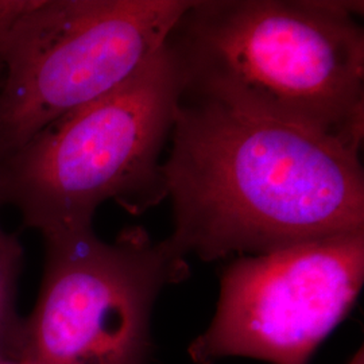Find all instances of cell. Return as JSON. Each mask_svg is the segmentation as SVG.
<instances>
[{
  "mask_svg": "<svg viewBox=\"0 0 364 364\" xmlns=\"http://www.w3.org/2000/svg\"><path fill=\"white\" fill-rule=\"evenodd\" d=\"M363 282L364 230L237 257L221 274L216 314L191 355L200 364L227 356L309 364Z\"/></svg>",
  "mask_w": 364,
  "mask_h": 364,
  "instance_id": "8992f818",
  "label": "cell"
},
{
  "mask_svg": "<svg viewBox=\"0 0 364 364\" xmlns=\"http://www.w3.org/2000/svg\"><path fill=\"white\" fill-rule=\"evenodd\" d=\"M22 258L23 250L18 237L7 232L0 224V359H7L21 323L15 302Z\"/></svg>",
  "mask_w": 364,
  "mask_h": 364,
  "instance_id": "52a82bcc",
  "label": "cell"
},
{
  "mask_svg": "<svg viewBox=\"0 0 364 364\" xmlns=\"http://www.w3.org/2000/svg\"><path fill=\"white\" fill-rule=\"evenodd\" d=\"M45 270L34 309L7 360L21 364H144L159 291L188 277V263L144 227L105 242L93 225L42 235Z\"/></svg>",
  "mask_w": 364,
  "mask_h": 364,
  "instance_id": "5b68a950",
  "label": "cell"
},
{
  "mask_svg": "<svg viewBox=\"0 0 364 364\" xmlns=\"http://www.w3.org/2000/svg\"><path fill=\"white\" fill-rule=\"evenodd\" d=\"M348 364H364V353L363 350L356 352L355 356L352 358Z\"/></svg>",
  "mask_w": 364,
  "mask_h": 364,
  "instance_id": "9c48e42d",
  "label": "cell"
},
{
  "mask_svg": "<svg viewBox=\"0 0 364 364\" xmlns=\"http://www.w3.org/2000/svg\"><path fill=\"white\" fill-rule=\"evenodd\" d=\"M11 13H13V1L0 0V36Z\"/></svg>",
  "mask_w": 364,
  "mask_h": 364,
  "instance_id": "ba28073f",
  "label": "cell"
},
{
  "mask_svg": "<svg viewBox=\"0 0 364 364\" xmlns=\"http://www.w3.org/2000/svg\"><path fill=\"white\" fill-rule=\"evenodd\" d=\"M363 3L193 0L168 45L183 95L360 151Z\"/></svg>",
  "mask_w": 364,
  "mask_h": 364,
  "instance_id": "7a4b0ae2",
  "label": "cell"
},
{
  "mask_svg": "<svg viewBox=\"0 0 364 364\" xmlns=\"http://www.w3.org/2000/svg\"><path fill=\"white\" fill-rule=\"evenodd\" d=\"M162 164L181 257L223 259L364 230L360 151L182 95Z\"/></svg>",
  "mask_w": 364,
  "mask_h": 364,
  "instance_id": "6da1fadb",
  "label": "cell"
},
{
  "mask_svg": "<svg viewBox=\"0 0 364 364\" xmlns=\"http://www.w3.org/2000/svg\"><path fill=\"white\" fill-rule=\"evenodd\" d=\"M0 364H21L13 362V360H7V359H0Z\"/></svg>",
  "mask_w": 364,
  "mask_h": 364,
  "instance_id": "30bf717a",
  "label": "cell"
},
{
  "mask_svg": "<svg viewBox=\"0 0 364 364\" xmlns=\"http://www.w3.org/2000/svg\"><path fill=\"white\" fill-rule=\"evenodd\" d=\"M193 0H19L0 36V158L132 77Z\"/></svg>",
  "mask_w": 364,
  "mask_h": 364,
  "instance_id": "277c9868",
  "label": "cell"
},
{
  "mask_svg": "<svg viewBox=\"0 0 364 364\" xmlns=\"http://www.w3.org/2000/svg\"><path fill=\"white\" fill-rule=\"evenodd\" d=\"M185 82L166 43L132 77L0 158V204L46 235L90 227L115 201L131 215L166 200L161 156Z\"/></svg>",
  "mask_w": 364,
  "mask_h": 364,
  "instance_id": "3957f363",
  "label": "cell"
}]
</instances>
